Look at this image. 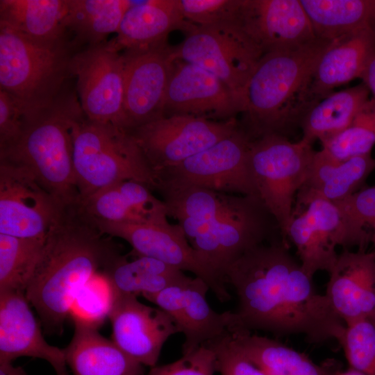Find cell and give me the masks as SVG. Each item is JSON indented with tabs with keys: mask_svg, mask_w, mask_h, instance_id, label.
Instances as JSON below:
<instances>
[{
	"mask_svg": "<svg viewBox=\"0 0 375 375\" xmlns=\"http://www.w3.org/2000/svg\"><path fill=\"white\" fill-rule=\"evenodd\" d=\"M74 333L64 349L73 375H143L144 365L123 351L98 328L73 321Z\"/></svg>",
	"mask_w": 375,
	"mask_h": 375,
	"instance_id": "4316f807",
	"label": "cell"
},
{
	"mask_svg": "<svg viewBox=\"0 0 375 375\" xmlns=\"http://www.w3.org/2000/svg\"><path fill=\"white\" fill-rule=\"evenodd\" d=\"M40 109L33 108L0 90V151L12 147L19 140L30 117Z\"/></svg>",
	"mask_w": 375,
	"mask_h": 375,
	"instance_id": "ab89813d",
	"label": "cell"
},
{
	"mask_svg": "<svg viewBox=\"0 0 375 375\" xmlns=\"http://www.w3.org/2000/svg\"><path fill=\"white\" fill-rule=\"evenodd\" d=\"M360 78L375 97V53L368 62Z\"/></svg>",
	"mask_w": 375,
	"mask_h": 375,
	"instance_id": "7bdbcfd3",
	"label": "cell"
},
{
	"mask_svg": "<svg viewBox=\"0 0 375 375\" xmlns=\"http://www.w3.org/2000/svg\"><path fill=\"white\" fill-rule=\"evenodd\" d=\"M315 153L301 139L269 134L251 140L249 162L259 197L278 223L285 240L297 194Z\"/></svg>",
	"mask_w": 375,
	"mask_h": 375,
	"instance_id": "ba28073f",
	"label": "cell"
},
{
	"mask_svg": "<svg viewBox=\"0 0 375 375\" xmlns=\"http://www.w3.org/2000/svg\"><path fill=\"white\" fill-rule=\"evenodd\" d=\"M0 375H26L22 367H15L12 362L0 363Z\"/></svg>",
	"mask_w": 375,
	"mask_h": 375,
	"instance_id": "ee69618b",
	"label": "cell"
},
{
	"mask_svg": "<svg viewBox=\"0 0 375 375\" xmlns=\"http://www.w3.org/2000/svg\"><path fill=\"white\" fill-rule=\"evenodd\" d=\"M317 38L375 33V0H300Z\"/></svg>",
	"mask_w": 375,
	"mask_h": 375,
	"instance_id": "f1b7e54d",
	"label": "cell"
},
{
	"mask_svg": "<svg viewBox=\"0 0 375 375\" xmlns=\"http://www.w3.org/2000/svg\"><path fill=\"white\" fill-rule=\"evenodd\" d=\"M67 0H1L0 24L34 41L52 44L67 40Z\"/></svg>",
	"mask_w": 375,
	"mask_h": 375,
	"instance_id": "83f0119b",
	"label": "cell"
},
{
	"mask_svg": "<svg viewBox=\"0 0 375 375\" xmlns=\"http://www.w3.org/2000/svg\"><path fill=\"white\" fill-rule=\"evenodd\" d=\"M108 319L112 340L130 357L150 367L156 365L169 338L180 333L167 312L141 303L132 294H118Z\"/></svg>",
	"mask_w": 375,
	"mask_h": 375,
	"instance_id": "d6986e66",
	"label": "cell"
},
{
	"mask_svg": "<svg viewBox=\"0 0 375 375\" xmlns=\"http://www.w3.org/2000/svg\"><path fill=\"white\" fill-rule=\"evenodd\" d=\"M321 142L322 149L338 160L371 153L375 144V97L369 99L345 128Z\"/></svg>",
	"mask_w": 375,
	"mask_h": 375,
	"instance_id": "e575fe53",
	"label": "cell"
},
{
	"mask_svg": "<svg viewBox=\"0 0 375 375\" xmlns=\"http://www.w3.org/2000/svg\"><path fill=\"white\" fill-rule=\"evenodd\" d=\"M241 112V103L217 77L195 65L175 60L167 85L164 115H191L228 120Z\"/></svg>",
	"mask_w": 375,
	"mask_h": 375,
	"instance_id": "ffe728a7",
	"label": "cell"
},
{
	"mask_svg": "<svg viewBox=\"0 0 375 375\" xmlns=\"http://www.w3.org/2000/svg\"><path fill=\"white\" fill-rule=\"evenodd\" d=\"M80 203L88 214L98 220L126 224L168 221L164 201L156 198L148 185L136 181L115 183Z\"/></svg>",
	"mask_w": 375,
	"mask_h": 375,
	"instance_id": "d4e9b609",
	"label": "cell"
},
{
	"mask_svg": "<svg viewBox=\"0 0 375 375\" xmlns=\"http://www.w3.org/2000/svg\"><path fill=\"white\" fill-rule=\"evenodd\" d=\"M206 344L215 351L221 375H266L244 355L230 331Z\"/></svg>",
	"mask_w": 375,
	"mask_h": 375,
	"instance_id": "60d3db41",
	"label": "cell"
},
{
	"mask_svg": "<svg viewBox=\"0 0 375 375\" xmlns=\"http://www.w3.org/2000/svg\"><path fill=\"white\" fill-rule=\"evenodd\" d=\"M94 220L101 233L124 240L138 255L192 272L207 283L218 300L225 302L230 299L225 281L191 247L178 224H172L168 221L126 224Z\"/></svg>",
	"mask_w": 375,
	"mask_h": 375,
	"instance_id": "4fadbf2b",
	"label": "cell"
},
{
	"mask_svg": "<svg viewBox=\"0 0 375 375\" xmlns=\"http://www.w3.org/2000/svg\"><path fill=\"white\" fill-rule=\"evenodd\" d=\"M72 46L67 40L38 42L0 24V90L33 108L48 106L72 75Z\"/></svg>",
	"mask_w": 375,
	"mask_h": 375,
	"instance_id": "52a82bcc",
	"label": "cell"
},
{
	"mask_svg": "<svg viewBox=\"0 0 375 375\" xmlns=\"http://www.w3.org/2000/svg\"><path fill=\"white\" fill-rule=\"evenodd\" d=\"M350 367L363 375H375V323L364 319L346 325L340 342Z\"/></svg>",
	"mask_w": 375,
	"mask_h": 375,
	"instance_id": "74e56055",
	"label": "cell"
},
{
	"mask_svg": "<svg viewBox=\"0 0 375 375\" xmlns=\"http://www.w3.org/2000/svg\"><path fill=\"white\" fill-rule=\"evenodd\" d=\"M333 203L342 217L347 247L357 246L358 249L366 250L371 235L365 230V226L375 223V186Z\"/></svg>",
	"mask_w": 375,
	"mask_h": 375,
	"instance_id": "d590c367",
	"label": "cell"
},
{
	"mask_svg": "<svg viewBox=\"0 0 375 375\" xmlns=\"http://www.w3.org/2000/svg\"><path fill=\"white\" fill-rule=\"evenodd\" d=\"M325 296L345 325L375 317V253L344 249L328 272Z\"/></svg>",
	"mask_w": 375,
	"mask_h": 375,
	"instance_id": "7402d4cb",
	"label": "cell"
},
{
	"mask_svg": "<svg viewBox=\"0 0 375 375\" xmlns=\"http://www.w3.org/2000/svg\"><path fill=\"white\" fill-rule=\"evenodd\" d=\"M251 140L240 125L228 137L159 173L156 190L199 187L259 197L249 162Z\"/></svg>",
	"mask_w": 375,
	"mask_h": 375,
	"instance_id": "9c48e42d",
	"label": "cell"
},
{
	"mask_svg": "<svg viewBox=\"0 0 375 375\" xmlns=\"http://www.w3.org/2000/svg\"><path fill=\"white\" fill-rule=\"evenodd\" d=\"M174 60L199 66L223 82L241 103L244 88L263 56L235 24L196 26L172 48Z\"/></svg>",
	"mask_w": 375,
	"mask_h": 375,
	"instance_id": "30bf717a",
	"label": "cell"
},
{
	"mask_svg": "<svg viewBox=\"0 0 375 375\" xmlns=\"http://www.w3.org/2000/svg\"><path fill=\"white\" fill-rule=\"evenodd\" d=\"M73 140L81 201L128 180L156 189V176L130 131L112 123L92 121L83 112L74 122Z\"/></svg>",
	"mask_w": 375,
	"mask_h": 375,
	"instance_id": "8992f818",
	"label": "cell"
},
{
	"mask_svg": "<svg viewBox=\"0 0 375 375\" xmlns=\"http://www.w3.org/2000/svg\"><path fill=\"white\" fill-rule=\"evenodd\" d=\"M131 5L127 0H67L65 26L67 34H74L73 44L105 42L110 34L117 33Z\"/></svg>",
	"mask_w": 375,
	"mask_h": 375,
	"instance_id": "d6a6232c",
	"label": "cell"
},
{
	"mask_svg": "<svg viewBox=\"0 0 375 375\" xmlns=\"http://www.w3.org/2000/svg\"><path fill=\"white\" fill-rule=\"evenodd\" d=\"M333 375H363L360 372L349 367L347 370L343 372H338Z\"/></svg>",
	"mask_w": 375,
	"mask_h": 375,
	"instance_id": "f6af8a7d",
	"label": "cell"
},
{
	"mask_svg": "<svg viewBox=\"0 0 375 375\" xmlns=\"http://www.w3.org/2000/svg\"><path fill=\"white\" fill-rule=\"evenodd\" d=\"M369 319L372 320L375 323V317H373L372 319Z\"/></svg>",
	"mask_w": 375,
	"mask_h": 375,
	"instance_id": "7dc6e473",
	"label": "cell"
},
{
	"mask_svg": "<svg viewBox=\"0 0 375 375\" xmlns=\"http://www.w3.org/2000/svg\"><path fill=\"white\" fill-rule=\"evenodd\" d=\"M103 273L118 293L137 297L156 294L188 277L178 268L138 254L131 260L119 255Z\"/></svg>",
	"mask_w": 375,
	"mask_h": 375,
	"instance_id": "4dcf8cb0",
	"label": "cell"
},
{
	"mask_svg": "<svg viewBox=\"0 0 375 375\" xmlns=\"http://www.w3.org/2000/svg\"><path fill=\"white\" fill-rule=\"evenodd\" d=\"M22 356L44 360L56 375H68L64 349L45 340L25 292H0V363Z\"/></svg>",
	"mask_w": 375,
	"mask_h": 375,
	"instance_id": "44dd1931",
	"label": "cell"
},
{
	"mask_svg": "<svg viewBox=\"0 0 375 375\" xmlns=\"http://www.w3.org/2000/svg\"><path fill=\"white\" fill-rule=\"evenodd\" d=\"M44 240L0 233V292H25L40 260Z\"/></svg>",
	"mask_w": 375,
	"mask_h": 375,
	"instance_id": "836d02e7",
	"label": "cell"
},
{
	"mask_svg": "<svg viewBox=\"0 0 375 375\" xmlns=\"http://www.w3.org/2000/svg\"><path fill=\"white\" fill-rule=\"evenodd\" d=\"M208 290L203 280L188 276L179 283L144 297L167 312L184 335L182 354L194 351L237 326L233 312L219 313L210 307L206 299Z\"/></svg>",
	"mask_w": 375,
	"mask_h": 375,
	"instance_id": "2e32d148",
	"label": "cell"
},
{
	"mask_svg": "<svg viewBox=\"0 0 375 375\" xmlns=\"http://www.w3.org/2000/svg\"><path fill=\"white\" fill-rule=\"evenodd\" d=\"M196 26L183 17L176 0L131 1L116 37L107 42L119 52L149 50L166 44L171 31L189 32Z\"/></svg>",
	"mask_w": 375,
	"mask_h": 375,
	"instance_id": "603a6c76",
	"label": "cell"
},
{
	"mask_svg": "<svg viewBox=\"0 0 375 375\" xmlns=\"http://www.w3.org/2000/svg\"><path fill=\"white\" fill-rule=\"evenodd\" d=\"M124 57L107 42L75 53L72 74L85 116L124 128Z\"/></svg>",
	"mask_w": 375,
	"mask_h": 375,
	"instance_id": "5bb4252c",
	"label": "cell"
},
{
	"mask_svg": "<svg viewBox=\"0 0 375 375\" xmlns=\"http://www.w3.org/2000/svg\"><path fill=\"white\" fill-rule=\"evenodd\" d=\"M369 95L363 83L327 95L303 117L299 126L301 140L312 144L316 140L322 142L340 133L369 100Z\"/></svg>",
	"mask_w": 375,
	"mask_h": 375,
	"instance_id": "f546056e",
	"label": "cell"
},
{
	"mask_svg": "<svg viewBox=\"0 0 375 375\" xmlns=\"http://www.w3.org/2000/svg\"><path fill=\"white\" fill-rule=\"evenodd\" d=\"M371 226L372 228V233L371 235V241L374 244V253H375V223L373 224Z\"/></svg>",
	"mask_w": 375,
	"mask_h": 375,
	"instance_id": "bcb514c9",
	"label": "cell"
},
{
	"mask_svg": "<svg viewBox=\"0 0 375 375\" xmlns=\"http://www.w3.org/2000/svg\"><path fill=\"white\" fill-rule=\"evenodd\" d=\"M123 125L131 131L164 115L165 99L174 58L167 44L124 51Z\"/></svg>",
	"mask_w": 375,
	"mask_h": 375,
	"instance_id": "9a60e30c",
	"label": "cell"
},
{
	"mask_svg": "<svg viewBox=\"0 0 375 375\" xmlns=\"http://www.w3.org/2000/svg\"><path fill=\"white\" fill-rule=\"evenodd\" d=\"M287 238L295 247L303 270L312 278L319 271H331L338 256L337 246L348 249L338 206L320 198L294 209Z\"/></svg>",
	"mask_w": 375,
	"mask_h": 375,
	"instance_id": "ac0fdd59",
	"label": "cell"
},
{
	"mask_svg": "<svg viewBox=\"0 0 375 375\" xmlns=\"http://www.w3.org/2000/svg\"><path fill=\"white\" fill-rule=\"evenodd\" d=\"M183 17L197 26L235 24L241 0H176Z\"/></svg>",
	"mask_w": 375,
	"mask_h": 375,
	"instance_id": "f35d334b",
	"label": "cell"
},
{
	"mask_svg": "<svg viewBox=\"0 0 375 375\" xmlns=\"http://www.w3.org/2000/svg\"><path fill=\"white\" fill-rule=\"evenodd\" d=\"M224 278L237 296V326L275 335H302L310 344L341 342L346 325L312 278L278 239L246 251L226 269Z\"/></svg>",
	"mask_w": 375,
	"mask_h": 375,
	"instance_id": "6da1fadb",
	"label": "cell"
},
{
	"mask_svg": "<svg viewBox=\"0 0 375 375\" xmlns=\"http://www.w3.org/2000/svg\"><path fill=\"white\" fill-rule=\"evenodd\" d=\"M235 118L212 120L191 115L162 116L131 133L157 175L232 134Z\"/></svg>",
	"mask_w": 375,
	"mask_h": 375,
	"instance_id": "8fae6325",
	"label": "cell"
},
{
	"mask_svg": "<svg viewBox=\"0 0 375 375\" xmlns=\"http://www.w3.org/2000/svg\"><path fill=\"white\" fill-rule=\"evenodd\" d=\"M64 207L27 167L0 159V233L44 240Z\"/></svg>",
	"mask_w": 375,
	"mask_h": 375,
	"instance_id": "7c38bea8",
	"label": "cell"
},
{
	"mask_svg": "<svg viewBox=\"0 0 375 375\" xmlns=\"http://www.w3.org/2000/svg\"><path fill=\"white\" fill-rule=\"evenodd\" d=\"M374 169L375 158L371 153L338 160L322 149L315 151L306 179L297 194L294 209L317 198L331 202L345 199L357 192Z\"/></svg>",
	"mask_w": 375,
	"mask_h": 375,
	"instance_id": "cb8c5ba5",
	"label": "cell"
},
{
	"mask_svg": "<svg viewBox=\"0 0 375 375\" xmlns=\"http://www.w3.org/2000/svg\"><path fill=\"white\" fill-rule=\"evenodd\" d=\"M103 272L95 274L82 288L71 310L73 321L99 328L118 295Z\"/></svg>",
	"mask_w": 375,
	"mask_h": 375,
	"instance_id": "8d00e7d4",
	"label": "cell"
},
{
	"mask_svg": "<svg viewBox=\"0 0 375 375\" xmlns=\"http://www.w3.org/2000/svg\"><path fill=\"white\" fill-rule=\"evenodd\" d=\"M375 53V33L362 31L341 36L330 42L313 72L311 94L315 103L333 90L360 78Z\"/></svg>",
	"mask_w": 375,
	"mask_h": 375,
	"instance_id": "484cf974",
	"label": "cell"
},
{
	"mask_svg": "<svg viewBox=\"0 0 375 375\" xmlns=\"http://www.w3.org/2000/svg\"><path fill=\"white\" fill-rule=\"evenodd\" d=\"M160 192L168 217L177 221L191 247L224 281L235 260L257 245L278 240L275 234L281 233L258 197L199 187Z\"/></svg>",
	"mask_w": 375,
	"mask_h": 375,
	"instance_id": "3957f363",
	"label": "cell"
},
{
	"mask_svg": "<svg viewBox=\"0 0 375 375\" xmlns=\"http://www.w3.org/2000/svg\"><path fill=\"white\" fill-rule=\"evenodd\" d=\"M244 355L266 375H324L306 355L240 326L230 330Z\"/></svg>",
	"mask_w": 375,
	"mask_h": 375,
	"instance_id": "1f68e13d",
	"label": "cell"
},
{
	"mask_svg": "<svg viewBox=\"0 0 375 375\" xmlns=\"http://www.w3.org/2000/svg\"><path fill=\"white\" fill-rule=\"evenodd\" d=\"M81 203L65 206L49 230L25 291L46 333L61 334L82 288L120 254Z\"/></svg>",
	"mask_w": 375,
	"mask_h": 375,
	"instance_id": "7a4b0ae2",
	"label": "cell"
},
{
	"mask_svg": "<svg viewBox=\"0 0 375 375\" xmlns=\"http://www.w3.org/2000/svg\"><path fill=\"white\" fill-rule=\"evenodd\" d=\"M330 42L317 38L298 48L262 56L242 99L240 126L252 140L269 134L287 137L300 126L315 105L311 94L312 74Z\"/></svg>",
	"mask_w": 375,
	"mask_h": 375,
	"instance_id": "277c9868",
	"label": "cell"
},
{
	"mask_svg": "<svg viewBox=\"0 0 375 375\" xmlns=\"http://www.w3.org/2000/svg\"><path fill=\"white\" fill-rule=\"evenodd\" d=\"M235 24L263 55L317 39L300 0H241Z\"/></svg>",
	"mask_w": 375,
	"mask_h": 375,
	"instance_id": "e0dca14e",
	"label": "cell"
},
{
	"mask_svg": "<svg viewBox=\"0 0 375 375\" xmlns=\"http://www.w3.org/2000/svg\"><path fill=\"white\" fill-rule=\"evenodd\" d=\"M217 366L215 351L203 344L174 362L151 367L146 375H214Z\"/></svg>",
	"mask_w": 375,
	"mask_h": 375,
	"instance_id": "b9f144b4",
	"label": "cell"
},
{
	"mask_svg": "<svg viewBox=\"0 0 375 375\" xmlns=\"http://www.w3.org/2000/svg\"><path fill=\"white\" fill-rule=\"evenodd\" d=\"M82 112L76 95L65 90L31 115L14 145L0 151V159L27 167L63 206L81 201L74 165L73 131Z\"/></svg>",
	"mask_w": 375,
	"mask_h": 375,
	"instance_id": "5b68a950",
	"label": "cell"
}]
</instances>
